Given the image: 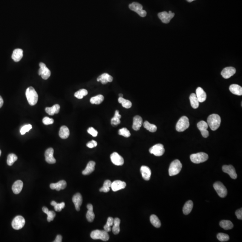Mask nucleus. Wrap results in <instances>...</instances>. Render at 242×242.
Segmentation results:
<instances>
[{
  "mask_svg": "<svg viewBox=\"0 0 242 242\" xmlns=\"http://www.w3.org/2000/svg\"><path fill=\"white\" fill-rule=\"evenodd\" d=\"M221 119L217 114H212L208 117L207 123L212 131H216L220 125Z\"/></svg>",
  "mask_w": 242,
  "mask_h": 242,
  "instance_id": "obj_1",
  "label": "nucleus"
},
{
  "mask_svg": "<svg viewBox=\"0 0 242 242\" xmlns=\"http://www.w3.org/2000/svg\"><path fill=\"white\" fill-rule=\"evenodd\" d=\"M26 96L30 105H35L38 101V96L35 89L32 87L28 88L26 90Z\"/></svg>",
  "mask_w": 242,
  "mask_h": 242,
  "instance_id": "obj_2",
  "label": "nucleus"
},
{
  "mask_svg": "<svg viewBox=\"0 0 242 242\" xmlns=\"http://www.w3.org/2000/svg\"><path fill=\"white\" fill-rule=\"evenodd\" d=\"M182 168V164L178 160H175L172 161L169 169V176L176 175L179 174Z\"/></svg>",
  "mask_w": 242,
  "mask_h": 242,
  "instance_id": "obj_3",
  "label": "nucleus"
},
{
  "mask_svg": "<svg viewBox=\"0 0 242 242\" xmlns=\"http://www.w3.org/2000/svg\"><path fill=\"white\" fill-rule=\"evenodd\" d=\"M91 237L93 239H100L104 241H107L109 239V236L108 232L105 230H93L91 233Z\"/></svg>",
  "mask_w": 242,
  "mask_h": 242,
  "instance_id": "obj_4",
  "label": "nucleus"
},
{
  "mask_svg": "<svg viewBox=\"0 0 242 242\" xmlns=\"http://www.w3.org/2000/svg\"><path fill=\"white\" fill-rule=\"evenodd\" d=\"M190 125L189 119L186 116H183L179 119L176 125V129L178 132H183L187 129Z\"/></svg>",
  "mask_w": 242,
  "mask_h": 242,
  "instance_id": "obj_5",
  "label": "nucleus"
},
{
  "mask_svg": "<svg viewBox=\"0 0 242 242\" xmlns=\"http://www.w3.org/2000/svg\"><path fill=\"white\" fill-rule=\"evenodd\" d=\"M209 158L208 154L204 152H199L195 154H192L190 156V159L192 162L195 164H199L205 162Z\"/></svg>",
  "mask_w": 242,
  "mask_h": 242,
  "instance_id": "obj_6",
  "label": "nucleus"
},
{
  "mask_svg": "<svg viewBox=\"0 0 242 242\" xmlns=\"http://www.w3.org/2000/svg\"><path fill=\"white\" fill-rule=\"evenodd\" d=\"M130 10L135 12L140 17H144L147 15L146 11L143 10L142 5L136 2H133L129 5Z\"/></svg>",
  "mask_w": 242,
  "mask_h": 242,
  "instance_id": "obj_7",
  "label": "nucleus"
},
{
  "mask_svg": "<svg viewBox=\"0 0 242 242\" xmlns=\"http://www.w3.org/2000/svg\"><path fill=\"white\" fill-rule=\"evenodd\" d=\"M213 187L220 197L224 198L226 196L227 194V190L226 186L221 182H217L214 183Z\"/></svg>",
  "mask_w": 242,
  "mask_h": 242,
  "instance_id": "obj_8",
  "label": "nucleus"
},
{
  "mask_svg": "<svg viewBox=\"0 0 242 242\" xmlns=\"http://www.w3.org/2000/svg\"><path fill=\"white\" fill-rule=\"evenodd\" d=\"M25 224V220L21 216H16L12 222V226L16 230H19L23 227Z\"/></svg>",
  "mask_w": 242,
  "mask_h": 242,
  "instance_id": "obj_9",
  "label": "nucleus"
},
{
  "mask_svg": "<svg viewBox=\"0 0 242 242\" xmlns=\"http://www.w3.org/2000/svg\"><path fill=\"white\" fill-rule=\"evenodd\" d=\"M165 151L164 146L160 143L156 144L149 149L150 153L154 154L157 157H160L163 155Z\"/></svg>",
  "mask_w": 242,
  "mask_h": 242,
  "instance_id": "obj_10",
  "label": "nucleus"
},
{
  "mask_svg": "<svg viewBox=\"0 0 242 242\" xmlns=\"http://www.w3.org/2000/svg\"><path fill=\"white\" fill-rule=\"evenodd\" d=\"M39 65L40 68L38 71L39 75H41L42 79H47L51 75L50 70L47 67L46 65L44 63L40 62Z\"/></svg>",
  "mask_w": 242,
  "mask_h": 242,
  "instance_id": "obj_11",
  "label": "nucleus"
},
{
  "mask_svg": "<svg viewBox=\"0 0 242 242\" xmlns=\"http://www.w3.org/2000/svg\"><path fill=\"white\" fill-rule=\"evenodd\" d=\"M174 13H172L171 11H169V13L166 11H163L159 13L158 14L159 18L162 22L164 23H169L172 18H174Z\"/></svg>",
  "mask_w": 242,
  "mask_h": 242,
  "instance_id": "obj_12",
  "label": "nucleus"
},
{
  "mask_svg": "<svg viewBox=\"0 0 242 242\" xmlns=\"http://www.w3.org/2000/svg\"><path fill=\"white\" fill-rule=\"evenodd\" d=\"M197 127L200 131L203 137L207 138L209 135V132L207 129L208 128V124L205 121H201L197 123Z\"/></svg>",
  "mask_w": 242,
  "mask_h": 242,
  "instance_id": "obj_13",
  "label": "nucleus"
},
{
  "mask_svg": "<svg viewBox=\"0 0 242 242\" xmlns=\"http://www.w3.org/2000/svg\"><path fill=\"white\" fill-rule=\"evenodd\" d=\"M222 169L223 172L228 174L231 178L236 179L237 174L235 168L232 165H224L222 166Z\"/></svg>",
  "mask_w": 242,
  "mask_h": 242,
  "instance_id": "obj_14",
  "label": "nucleus"
},
{
  "mask_svg": "<svg viewBox=\"0 0 242 242\" xmlns=\"http://www.w3.org/2000/svg\"><path fill=\"white\" fill-rule=\"evenodd\" d=\"M110 159L113 164L116 166H122L123 165L124 160L122 156L117 152H113L110 155Z\"/></svg>",
  "mask_w": 242,
  "mask_h": 242,
  "instance_id": "obj_15",
  "label": "nucleus"
},
{
  "mask_svg": "<svg viewBox=\"0 0 242 242\" xmlns=\"http://www.w3.org/2000/svg\"><path fill=\"white\" fill-rule=\"evenodd\" d=\"M54 150L53 148H48L46 150L45 153V160L49 164H54L56 160L53 157Z\"/></svg>",
  "mask_w": 242,
  "mask_h": 242,
  "instance_id": "obj_16",
  "label": "nucleus"
},
{
  "mask_svg": "<svg viewBox=\"0 0 242 242\" xmlns=\"http://www.w3.org/2000/svg\"><path fill=\"white\" fill-rule=\"evenodd\" d=\"M236 69L233 67H227L221 72V74L224 79H227L235 73Z\"/></svg>",
  "mask_w": 242,
  "mask_h": 242,
  "instance_id": "obj_17",
  "label": "nucleus"
},
{
  "mask_svg": "<svg viewBox=\"0 0 242 242\" xmlns=\"http://www.w3.org/2000/svg\"><path fill=\"white\" fill-rule=\"evenodd\" d=\"M72 201L74 203L76 210L78 211L80 210V206L82 202V198L81 194L79 193L75 194L72 198Z\"/></svg>",
  "mask_w": 242,
  "mask_h": 242,
  "instance_id": "obj_18",
  "label": "nucleus"
},
{
  "mask_svg": "<svg viewBox=\"0 0 242 242\" xmlns=\"http://www.w3.org/2000/svg\"><path fill=\"white\" fill-rule=\"evenodd\" d=\"M126 185L125 182L120 180H116L112 183L111 187L114 192H117L125 188Z\"/></svg>",
  "mask_w": 242,
  "mask_h": 242,
  "instance_id": "obj_19",
  "label": "nucleus"
},
{
  "mask_svg": "<svg viewBox=\"0 0 242 242\" xmlns=\"http://www.w3.org/2000/svg\"><path fill=\"white\" fill-rule=\"evenodd\" d=\"M140 172L143 178L146 181H148L150 179L151 175V170L147 166H142L140 168Z\"/></svg>",
  "mask_w": 242,
  "mask_h": 242,
  "instance_id": "obj_20",
  "label": "nucleus"
},
{
  "mask_svg": "<svg viewBox=\"0 0 242 242\" xmlns=\"http://www.w3.org/2000/svg\"><path fill=\"white\" fill-rule=\"evenodd\" d=\"M67 186L66 182L65 180H61L56 183H51L50 187L52 190H56L59 191L62 189H64Z\"/></svg>",
  "mask_w": 242,
  "mask_h": 242,
  "instance_id": "obj_21",
  "label": "nucleus"
},
{
  "mask_svg": "<svg viewBox=\"0 0 242 242\" xmlns=\"http://www.w3.org/2000/svg\"><path fill=\"white\" fill-rule=\"evenodd\" d=\"M199 102L202 103L206 100L207 95L203 89L200 87H198L196 90L195 94Z\"/></svg>",
  "mask_w": 242,
  "mask_h": 242,
  "instance_id": "obj_22",
  "label": "nucleus"
},
{
  "mask_svg": "<svg viewBox=\"0 0 242 242\" xmlns=\"http://www.w3.org/2000/svg\"><path fill=\"white\" fill-rule=\"evenodd\" d=\"M23 57V50L20 48H16L13 50L12 58L15 62H19Z\"/></svg>",
  "mask_w": 242,
  "mask_h": 242,
  "instance_id": "obj_23",
  "label": "nucleus"
},
{
  "mask_svg": "<svg viewBox=\"0 0 242 242\" xmlns=\"http://www.w3.org/2000/svg\"><path fill=\"white\" fill-rule=\"evenodd\" d=\"M113 78L107 73H104L99 76L97 79L98 82H101L103 84H105L108 82H112Z\"/></svg>",
  "mask_w": 242,
  "mask_h": 242,
  "instance_id": "obj_24",
  "label": "nucleus"
},
{
  "mask_svg": "<svg viewBox=\"0 0 242 242\" xmlns=\"http://www.w3.org/2000/svg\"><path fill=\"white\" fill-rule=\"evenodd\" d=\"M143 119L140 116H135L134 117L132 128L135 131L140 130L142 125Z\"/></svg>",
  "mask_w": 242,
  "mask_h": 242,
  "instance_id": "obj_25",
  "label": "nucleus"
},
{
  "mask_svg": "<svg viewBox=\"0 0 242 242\" xmlns=\"http://www.w3.org/2000/svg\"><path fill=\"white\" fill-rule=\"evenodd\" d=\"M23 182L21 180H17L13 185L12 189L15 194H18L21 192L23 187Z\"/></svg>",
  "mask_w": 242,
  "mask_h": 242,
  "instance_id": "obj_26",
  "label": "nucleus"
},
{
  "mask_svg": "<svg viewBox=\"0 0 242 242\" xmlns=\"http://www.w3.org/2000/svg\"><path fill=\"white\" fill-rule=\"evenodd\" d=\"M96 163L94 161H90L87 164V166L82 172V174L84 175L90 174L95 170Z\"/></svg>",
  "mask_w": 242,
  "mask_h": 242,
  "instance_id": "obj_27",
  "label": "nucleus"
},
{
  "mask_svg": "<svg viewBox=\"0 0 242 242\" xmlns=\"http://www.w3.org/2000/svg\"><path fill=\"white\" fill-rule=\"evenodd\" d=\"M87 207L88 209L87 214H86V218H87V220L89 222H92L94 220L95 217V214L93 212V206L92 204L89 203L87 205Z\"/></svg>",
  "mask_w": 242,
  "mask_h": 242,
  "instance_id": "obj_28",
  "label": "nucleus"
},
{
  "mask_svg": "<svg viewBox=\"0 0 242 242\" xmlns=\"http://www.w3.org/2000/svg\"><path fill=\"white\" fill-rule=\"evenodd\" d=\"M229 91L231 93L238 96H241L242 95V88L238 84H232L229 86Z\"/></svg>",
  "mask_w": 242,
  "mask_h": 242,
  "instance_id": "obj_29",
  "label": "nucleus"
},
{
  "mask_svg": "<svg viewBox=\"0 0 242 242\" xmlns=\"http://www.w3.org/2000/svg\"><path fill=\"white\" fill-rule=\"evenodd\" d=\"M60 108V105L58 104H56L51 107L46 108L45 111L49 115H53L54 114L59 113Z\"/></svg>",
  "mask_w": 242,
  "mask_h": 242,
  "instance_id": "obj_30",
  "label": "nucleus"
},
{
  "mask_svg": "<svg viewBox=\"0 0 242 242\" xmlns=\"http://www.w3.org/2000/svg\"><path fill=\"white\" fill-rule=\"evenodd\" d=\"M70 135V131L68 127L65 125H63L60 128L59 132V135L60 138L62 139H66Z\"/></svg>",
  "mask_w": 242,
  "mask_h": 242,
  "instance_id": "obj_31",
  "label": "nucleus"
},
{
  "mask_svg": "<svg viewBox=\"0 0 242 242\" xmlns=\"http://www.w3.org/2000/svg\"><path fill=\"white\" fill-rule=\"evenodd\" d=\"M193 207V203L192 200L186 202L183 207V212L185 215H188L192 211Z\"/></svg>",
  "mask_w": 242,
  "mask_h": 242,
  "instance_id": "obj_32",
  "label": "nucleus"
},
{
  "mask_svg": "<svg viewBox=\"0 0 242 242\" xmlns=\"http://www.w3.org/2000/svg\"><path fill=\"white\" fill-rule=\"evenodd\" d=\"M42 210L47 215V220L48 222L53 220L54 218L56 217V213L53 211H49L46 207H43Z\"/></svg>",
  "mask_w": 242,
  "mask_h": 242,
  "instance_id": "obj_33",
  "label": "nucleus"
},
{
  "mask_svg": "<svg viewBox=\"0 0 242 242\" xmlns=\"http://www.w3.org/2000/svg\"><path fill=\"white\" fill-rule=\"evenodd\" d=\"M189 99H190V102H191V105L192 107L193 108H198L200 102H199L195 94L194 93L191 94Z\"/></svg>",
  "mask_w": 242,
  "mask_h": 242,
  "instance_id": "obj_34",
  "label": "nucleus"
},
{
  "mask_svg": "<svg viewBox=\"0 0 242 242\" xmlns=\"http://www.w3.org/2000/svg\"><path fill=\"white\" fill-rule=\"evenodd\" d=\"M220 226L221 228L226 230L231 229L234 227V225L232 222L229 220H221L220 222Z\"/></svg>",
  "mask_w": 242,
  "mask_h": 242,
  "instance_id": "obj_35",
  "label": "nucleus"
},
{
  "mask_svg": "<svg viewBox=\"0 0 242 242\" xmlns=\"http://www.w3.org/2000/svg\"><path fill=\"white\" fill-rule=\"evenodd\" d=\"M120 220L118 218H115L114 219V225H113V228H112V230H113V233L114 235H117L119 234L120 231Z\"/></svg>",
  "mask_w": 242,
  "mask_h": 242,
  "instance_id": "obj_36",
  "label": "nucleus"
},
{
  "mask_svg": "<svg viewBox=\"0 0 242 242\" xmlns=\"http://www.w3.org/2000/svg\"><path fill=\"white\" fill-rule=\"evenodd\" d=\"M150 220L151 224L155 227L159 228L161 226L160 220L154 214H152L150 216Z\"/></svg>",
  "mask_w": 242,
  "mask_h": 242,
  "instance_id": "obj_37",
  "label": "nucleus"
},
{
  "mask_svg": "<svg viewBox=\"0 0 242 242\" xmlns=\"http://www.w3.org/2000/svg\"><path fill=\"white\" fill-rule=\"evenodd\" d=\"M121 118V115H120L118 110H116L115 112L114 116L111 119V123L112 125H117L121 122L120 118Z\"/></svg>",
  "mask_w": 242,
  "mask_h": 242,
  "instance_id": "obj_38",
  "label": "nucleus"
},
{
  "mask_svg": "<svg viewBox=\"0 0 242 242\" xmlns=\"http://www.w3.org/2000/svg\"><path fill=\"white\" fill-rule=\"evenodd\" d=\"M104 99V97L103 95H98L91 98L90 99V102L92 104L99 105L103 102Z\"/></svg>",
  "mask_w": 242,
  "mask_h": 242,
  "instance_id": "obj_39",
  "label": "nucleus"
},
{
  "mask_svg": "<svg viewBox=\"0 0 242 242\" xmlns=\"http://www.w3.org/2000/svg\"><path fill=\"white\" fill-rule=\"evenodd\" d=\"M112 182L109 180H105L104 182L103 186L99 189V192H108L110 190V187L111 186Z\"/></svg>",
  "mask_w": 242,
  "mask_h": 242,
  "instance_id": "obj_40",
  "label": "nucleus"
},
{
  "mask_svg": "<svg viewBox=\"0 0 242 242\" xmlns=\"http://www.w3.org/2000/svg\"><path fill=\"white\" fill-rule=\"evenodd\" d=\"M143 126L145 129L151 132H155L157 130V127L154 124L150 123L148 121H145L143 123Z\"/></svg>",
  "mask_w": 242,
  "mask_h": 242,
  "instance_id": "obj_41",
  "label": "nucleus"
},
{
  "mask_svg": "<svg viewBox=\"0 0 242 242\" xmlns=\"http://www.w3.org/2000/svg\"><path fill=\"white\" fill-rule=\"evenodd\" d=\"M118 101L119 103L122 104V106L124 108H129L131 107V102L130 100L125 99L123 97H119L118 99Z\"/></svg>",
  "mask_w": 242,
  "mask_h": 242,
  "instance_id": "obj_42",
  "label": "nucleus"
},
{
  "mask_svg": "<svg viewBox=\"0 0 242 242\" xmlns=\"http://www.w3.org/2000/svg\"><path fill=\"white\" fill-rule=\"evenodd\" d=\"M51 205L53 206L56 211L60 212L62 211V209L64 208L65 203L64 202H62L60 203H57L55 201H52L51 202Z\"/></svg>",
  "mask_w": 242,
  "mask_h": 242,
  "instance_id": "obj_43",
  "label": "nucleus"
},
{
  "mask_svg": "<svg viewBox=\"0 0 242 242\" xmlns=\"http://www.w3.org/2000/svg\"><path fill=\"white\" fill-rule=\"evenodd\" d=\"M18 159V157L15 154L11 153L7 157V163L8 166H11Z\"/></svg>",
  "mask_w": 242,
  "mask_h": 242,
  "instance_id": "obj_44",
  "label": "nucleus"
},
{
  "mask_svg": "<svg viewBox=\"0 0 242 242\" xmlns=\"http://www.w3.org/2000/svg\"><path fill=\"white\" fill-rule=\"evenodd\" d=\"M88 92L87 90L85 89H81L74 93V96L79 99H81L84 96L88 95Z\"/></svg>",
  "mask_w": 242,
  "mask_h": 242,
  "instance_id": "obj_45",
  "label": "nucleus"
},
{
  "mask_svg": "<svg viewBox=\"0 0 242 242\" xmlns=\"http://www.w3.org/2000/svg\"><path fill=\"white\" fill-rule=\"evenodd\" d=\"M217 238L220 242H226L229 239V236L224 233H220L217 235Z\"/></svg>",
  "mask_w": 242,
  "mask_h": 242,
  "instance_id": "obj_46",
  "label": "nucleus"
},
{
  "mask_svg": "<svg viewBox=\"0 0 242 242\" xmlns=\"http://www.w3.org/2000/svg\"><path fill=\"white\" fill-rule=\"evenodd\" d=\"M118 134L124 137L128 138L131 136V133L126 128H122L118 131Z\"/></svg>",
  "mask_w": 242,
  "mask_h": 242,
  "instance_id": "obj_47",
  "label": "nucleus"
},
{
  "mask_svg": "<svg viewBox=\"0 0 242 242\" xmlns=\"http://www.w3.org/2000/svg\"><path fill=\"white\" fill-rule=\"evenodd\" d=\"M32 128V125L30 124L25 125L20 129L21 134L23 135L27 132H28Z\"/></svg>",
  "mask_w": 242,
  "mask_h": 242,
  "instance_id": "obj_48",
  "label": "nucleus"
},
{
  "mask_svg": "<svg viewBox=\"0 0 242 242\" xmlns=\"http://www.w3.org/2000/svg\"><path fill=\"white\" fill-rule=\"evenodd\" d=\"M54 122V120L52 118H50L49 117H46L43 119V123L46 125H48L52 124Z\"/></svg>",
  "mask_w": 242,
  "mask_h": 242,
  "instance_id": "obj_49",
  "label": "nucleus"
},
{
  "mask_svg": "<svg viewBox=\"0 0 242 242\" xmlns=\"http://www.w3.org/2000/svg\"><path fill=\"white\" fill-rule=\"evenodd\" d=\"M88 132L93 137H96L98 134V132L93 127H91L88 129Z\"/></svg>",
  "mask_w": 242,
  "mask_h": 242,
  "instance_id": "obj_50",
  "label": "nucleus"
},
{
  "mask_svg": "<svg viewBox=\"0 0 242 242\" xmlns=\"http://www.w3.org/2000/svg\"><path fill=\"white\" fill-rule=\"evenodd\" d=\"M97 145V141L94 140H92L91 141L89 142L88 143H87V146L89 148H94V147H96Z\"/></svg>",
  "mask_w": 242,
  "mask_h": 242,
  "instance_id": "obj_51",
  "label": "nucleus"
},
{
  "mask_svg": "<svg viewBox=\"0 0 242 242\" xmlns=\"http://www.w3.org/2000/svg\"><path fill=\"white\" fill-rule=\"evenodd\" d=\"M114 223V219L112 217H109L107 219L106 224H105L106 226H108L111 227V226H113Z\"/></svg>",
  "mask_w": 242,
  "mask_h": 242,
  "instance_id": "obj_52",
  "label": "nucleus"
},
{
  "mask_svg": "<svg viewBox=\"0 0 242 242\" xmlns=\"http://www.w3.org/2000/svg\"><path fill=\"white\" fill-rule=\"evenodd\" d=\"M235 215L238 219L239 220L242 219V209H238L235 212Z\"/></svg>",
  "mask_w": 242,
  "mask_h": 242,
  "instance_id": "obj_53",
  "label": "nucleus"
},
{
  "mask_svg": "<svg viewBox=\"0 0 242 242\" xmlns=\"http://www.w3.org/2000/svg\"><path fill=\"white\" fill-rule=\"evenodd\" d=\"M62 236L61 235H57L56 236V238L55 240L53 241L54 242H62Z\"/></svg>",
  "mask_w": 242,
  "mask_h": 242,
  "instance_id": "obj_54",
  "label": "nucleus"
},
{
  "mask_svg": "<svg viewBox=\"0 0 242 242\" xmlns=\"http://www.w3.org/2000/svg\"><path fill=\"white\" fill-rule=\"evenodd\" d=\"M104 230L106 231L107 232H110V231H111V229H112V228H111V227L108 226H106L105 225L104 226Z\"/></svg>",
  "mask_w": 242,
  "mask_h": 242,
  "instance_id": "obj_55",
  "label": "nucleus"
},
{
  "mask_svg": "<svg viewBox=\"0 0 242 242\" xmlns=\"http://www.w3.org/2000/svg\"><path fill=\"white\" fill-rule=\"evenodd\" d=\"M3 99L0 96V108H1L2 106L3 105Z\"/></svg>",
  "mask_w": 242,
  "mask_h": 242,
  "instance_id": "obj_56",
  "label": "nucleus"
},
{
  "mask_svg": "<svg viewBox=\"0 0 242 242\" xmlns=\"http://www.w3.org/2000/svg\"><path fill=\"white\" fill-rule=\"evenodd\" d=\"M188 2H192L193 1H195V0H186Z\"/></svg>",
  "mask_w": 242,
  "mask_h": 242,
  "instance_id": "obj_57",
  "label": "nucleus"
},
{
  "mask_svg": "<svg viewBox=\"0 0 242 242\" xmlns=\"http://www.w3.org/2000/svg\"><path fill=\"white\" fill-rule=\"evenodd\" d=\"M119 97H122L123 95L122 94H119Z\"/></svg>",
  "mask_w": 242,
  "mask_h": 242,
  "instance_id": "obj_58",
  "label": "nucleus"
},
{
  "mask_svg": "<svg viewBox=\"0 0 242 242\" xmlns=\"http://www.w3.org/2000/svg\"><path fill=\"white\" fill-rule=\"evenodd\" d=\"M1 150H0V156H1Z\"/></svg>",
  "mask_w": 242,
  "mask_h": 242,
  "instance_id": "obj_59",
  "label": "nucleus"
}]
</instances>
